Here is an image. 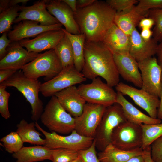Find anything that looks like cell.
<instances>
[{
	"label": "cell",
	"instance_id": "cell-1",
	"mask_svg": "<svg viewBox=\"0 0 162 162\" xmlns=\"http://www.w3.org/2000/svg\"><path fill=\"white\" fill-rule=\"evenodd\" d=\"M84 63L82 73L86 79L92 80L100 76L112 87L119 82V75L113 54L102 41L86 40Z\"/></svg>",
	"mask_w": 162,
	"mask_h": 162
},
{
	"label": "cell",
	"instance_id": "cell-2",
	"mask_svg": "<svg viewBox=\"0 0 162 162\" xmlns=\"http://www.w3.org/2000/svg\"><path fill=\"white\" fill-rule=\"evenodd\" d=\"M116 11L106 2L96 1L90 5L77 9L75 19L81 34L88 41H102L106 32L114 23Z\"/></svg>",
	"mask_w": 162,
	"mask_h": 162
},
{
	"label": "cell",
	"instance_id": "cell-3",
	"mask_svg": "<svg viewBox=\"0 0 162 162\" xmlns=\"http://www.w3.org/2000/svg\"><path fill=\"white\" fill-rule=\"evenodd\" d=\"M41 83L37 79L26 76L22 71L16 72L9 78L0 83L6 87L15 88L30 104L31 118L37 122L43 112V103L39 97Z\"/></svg>",
	"mask_w": 162,
	"mask_h": 162
},
{
	"label": "cell",
	"instance_id": "cell-4",
	"mask_svg": "<svg viewBox=\"0 0 162 162\" xmlns=\"http://www.w3.org/2000/svg\"><path fill=\"white\" fill-rule=\"evenodd\" d=\"M40 119L50 130L57 133L67 134L75 129V118L65 110L55 95L46 105Z\"/></svg>",
	"mask_w": 162,
	"mask_h": 162
},
{
	"label": "cell",
	"instance_id": "cell-5",
	"mask_svg": "<svg viewBox=\"0 0 162 162\" xmlns=\"http://www.w3.org/2000/svg\"><path fill=\"white\" fill-rule=\"evenodd\" d=\"M61 62L54 49H51L39 55L21 69L27 77L37 79L45 76L46 81L50 80L62 70Z\"/></svg>",
	"mask_w": 162,
	"mask_h": 162
},
{
	"label": "cell",
	"instance_id": "cell-6",
	"mask_svg": "<svg viewBox=\"0 0 162 162\" xmlns=\"http://www.w3.org/2000/svg\"><path fill=\"white\" fill-rule=\"evenodd\" d=\"M127 120L121 105L117 103L107 107L96 129L94 140L96 147L100 151L111 143L114 129Z\"/></svg>",
	"mask_w": 162,
	"mask_h": 162
},
{
	"label": "cell",
	"instance_id": "cell-7",
	"mask_svg": "<svg viewBox=\"0 0 162 162\" xmlns=\"http://www.w3.org/2000/svg\"><path fill=\"white\" fill-rule=\"evenodd\" d=\"M142 142V130L140 125L128 120L116 127L111 138V144L125 150L141 148Z\"/></svg>",
	"mask_w": 162,
	"mask_h": 162
},
{
	"label": "cell",
	"instance_id": "cell-8",
	"mask_svg": "<svg viewBox=\"0 0 162 162\" xmlns=\"http://www.w3.org/2000/svg\"><path fill=\"white\" fill-rule=\"evenodd\" d=\"M87 84H82L78 87L81 95L87 103L100 104L106 107L116 103L117 92L99 77Z\"/></svg>",
	"mask_w": 162,
	"mask_h": 162
},
{
	"label": "cell",
	"instance_id": "cell-9",
	"mask_svg": "<svg viewBox=\"0 0 162 162\" xmlns=\"http://www.w3.org/2000/svg\"><path fill=\"white\" fill-rule=\"evenodd\" d=\"M35 124L36 127L45 137L46 143L44 146L51 149L64 148L78 151L88 148L94 140V138L80 135L75 130L68 135L62 136L54 132H47L37 122H35Z\"/></svg>",
	"mask_w": 162,
	"mask_h": 162
},
{
	"label": "cell",
	"instance_id": "cell-10",
	"mask_svg": "<svg viewBox=\"0 0 162 162\" xmlns=\"http://www.w3.org/2000/svg\"><path fill=\"white\" fill-rule=\"evenodd\" d=\"M87 79L74 66L63 68L57 76L41 83L40 92L44 97H52L62 90L86 81Z\"/></svg>",
	"mask_w": 162,
	"mask_h": 162
},
{
	"label": "cell",
	"instance_id": "cell-11",
	"mask_svg": "<svg viewBox=\"0 0 162 162\" xmlns=\"http://www.w3.org/2000/svg\"><path fill=\"white\" fill-rule=\"evenodd\" d=\"M106 107L100 104L86 103L82 114L74 118V130L82 136L94 138Z\"/></svg>",
	"mask_w": 162,
	"mask_h": 162
},
{
	"label": "cell",
	"instance_id": "cell-12",
	"mask_svg": "<svg viewBox=\"0 0 162 162\" xmlns=\"http://www.w3.org/2000/svg\"><path fill=\"white\" fill-rule=\"evenodd\" d=\"M142 80L141 89L159 98L161 89L162 69L157 59L151 57L138 62Z\"/></svg>",
	"mask_w": 162,
	"mask_h": 162
},
{
	"label": "cell",
	"instance_id": "cell-13",
	"mask_svg": "<svg viewBox=\"0 0 162 162\" xmlns=\"http://www.w3.org/2000/svg\"><path fill=\"white\" fill-rule=\"evenodd\" d=\"M117 92L131 98L134 102L145 110L151 117L157 118L158 110L160 99L142 89H139L122 82H119L115 86Z\"/></svg>",
	"mask_w": 162,
	"mask_h": 162
},
{
	"label": "cell",
	"instance_id": "cell-14",
	"mask_svg": "<svg viewBox=\"0 0 162 162\" xmlns=\"http://www.w3.org/2000/svg\"><path fill=\"white\" fill-rule=\"evenodd\" d=\"M8 53L0 60V70L13 69L19 70L32 61L40 54L29 52L18 41L11 42L7 48Z\"/></svg>",
	"mask_w": 162,
	"mask_h": 162
},
{
	"label": "cell",
	"instance_id": "cell-15",
	"mask_svg": "<svg viewBox=\"0 0 162 162\" xmlns=\"http://www.w3.org/2000/svg\"><path fill=\"white\" fill-rule=\"evenodd\" d=\"M63 28L44 32L32 39L26 38L18 42L29 52L39 53L46 50L54 49L65 34Z\"/></svg>",
	"mask_w": 162,
	"mask_h": 162
},
{
	"label": "cell",
	"instance_id": "cell-16",
	"mask_svg": "<svg viewBox=\"0 0 162 162\" xmlns=\"http://www.w3.org/2000/svg\"><path fill=\"white\" fill-rule=\"evenodd\" d=\"M45 1L48 12L64 26L67 32L74 34H81L74 12L62 0Z\"/></svg>",
	"mask_w": 162,
	"mask_h": 162
},
{
	"label": "cell",
	"instance_id": "cell-17",
	"mask_svg": "<svg viewBox=\"0 0 162 162\" xmlns=\"http://www.w3.org/2000/svg\"><path fill=\"white\" fill-rule=\"evenodd\" d=\"M20 11L18 16L14 23L17 24L24 20L36 21L44 26H50L59 23L48 12L45 0L38 1L31 6H20Z\"/></svg>",
	"mask_w": 162,
	"mask_h": 162
},
{
	"label": "cell",
	"instance_id": "cell-18",
	"mask_svg": "<svg viewBox=\"0 0 162 162\" xmlns=\"http://www.w3.org/2000/svg\"><path fill=\"white\" fill-rule=\"evenodd\" d=\"M113 55L119 75L124 80L141 88L142 82L138 62L129 53Z\"/></svg>",
	"mask_w": 162,
	"mask_h": 162
},
{
	"label": "cell",
	"instance_id": "cell-19",
	"mask_svg": "<svg viewBox=\"0 0 162 162\" xmlns=\"http://www.w3.org/2000/svg\"><path fill=\"white\" fill-rule=\"evenodd\" d=\"M62 26L60 23L44 26L36 21L24 20L14 26L13 29L8 32V36L11 42L19 41L29 38L35 37L44 32L61 29Z\"/></svg>",
	"mask_w": 162,
	"mask_h": 162
},
{
	"label": "cell",
	"instance_id": "cell-20",
	"mask_svg": "<svg viewBox=\"0 0 162 162\" xmlns=\"http://www.w3.org/2000/svg\"><path fill=\"white\" fill-rule=\"evenodd\" d=\"M130 54L137 62L152 57L156 54L158 44L154 38L146 40L141 36L136 28L130 34Z\"/></svg>",
	"mask_w": 162,
	"mask_h": 162
},
{
	"label": "cell",
	"instance_id": "cell-21",
	"mask_svg": "<svg viewBox=\"0 0 162 162\" xmlns=\"http://www.w3.org/2000/svg\"><path fill=\"white\" fill-rule=\"evenodd\" d=\"M54 95L65 110L74 118L82 114L87 103L75 86L63 90Z\"/></svg>",
	"mask_w": 162,
	"mask_h": 162
},
{
	"label": "cell",
	"instance_id": "cell-22",
	"mask_svg": "<svg viewBox=\"0 0 162 162\" xmlns=\"http://www.w3.org/2000/svg\"><path fill=\"white\" fill-rule=\"evenodd\" d=\"M113 54L129 53L130 37L114 23L105 34L102 41Z\"/></svg>",
	"mask_w": 162,
	"mask_h": 162
},
{
	"label": "cell",
	"instance_id": "cell-23",
	"mask_svg": "<svg viewBox=\"0 0 162 162\" xmlns=\"http://www.w3.org/2000/svg\"><path fill=\"white\" fill-rule=\"evenodd\" d=\"M117 92L116 103L122 106L127 120L140 125L152 124L162 122L161 120L152 118L144 113L129 102L122 93Z\"/></svg>",
	"mask_w": 162,
	"mask_h": 162
},
{
	"label": "cell",
	"instance_id": "cell-24",
	"mask_svg": "<svg viewBox=\"0 0 162 162\" xmlns=\"http://www.w3.org/2000/svg\"><path fill=\"white\" fill-rule=\"evenodd\" d=\"M16 162H36L48 160L52 161V149L45 146H23L12 154Z\"/></svg>",
	"mask_w": 162,
	"mask_h": 162
},
{
	"label": "cell",
	"instance_id": "cell-25",
	"mask_svg": "<svg viewBox=\"0 0 162 162\" xmlns=\"http://www.w3.org/2000/svg\"><path fill=\"white\" fill-rule=\"evenodd\" d=\"M144 153V151L142 148L125 150L110 143L99 152L98 156L100 162H125L134 156L143 155Z\"/></svg>",
	"mask_w": 162,
	"mask_h": 162
},
{
	"label": "cell",
	"instance_id": "cell-26",
	"mask_svg": "<svg viewBox=\"0 0 162 162\" xmlns=\"http://www.w3.org/2000/svg\"><path fill=\"white\" fill-rule=\"evenodd\" d=\"M148 15L138 12L134 6L131 9L116 12L114 23L127 34L130 35L140 21Z\"/></svg>",
	"mask_w": 162,
	"mask_h": 162
},
{
	"label": "cell",
	"instance_id": "cell-27",
	"mask_svg": "<svg viewBox=\"0 0 162 162\" xmlns=\"http://www.w3.org/2000/svg\"><path fill=\"white\" fill-rule=\"evenodd\" d=\"M16 127V132L24 143L28 142L37 146L44 145L46 140L42 138L41 134L36 130L35 122L28 123L22 119Z\"/></svg>",
	"mask_w": 162,
	"mask_h": 162
},
{
	"label": "cell",
	"instance_id": "cell-28",
	"mask_svg": "<svg viewBox=\"0 0 162 162\" xmlns=\"http://www.w3.org/2000/svg\"><path fill=\"white\" fill-rule=\"evenodd\" d=\"M71 44L74 55V66L79 72L82 71L84 63V47L86 41L84 34H74L67 32L63 28Z\"/></svg>",
	"mask_w": 162,
	"mask_h": 162
},
{
	"label": "cell",
	"instance_id": "cell-29",
	"mask_svg": "<svg viewBox=\"0 0 162 162\" xmlns=\"http://www.w3.org/2000/svg\"><path fill=\"white\" fill-rule=\"evenodd\" d=\"M54 50L61 62L63 68L74 65L71 44L65 34Z\"/></svg>",
	"mask_w": 162,
	"mask_h": 162
},
{
	"label": "cell",
	"instance_id": "cell-30",
	"mask_svg": "<svg viewBox=\"0 0 162 162\" xmlns=\"http://www.w3.org/2000/svg\"><path fill=\"white\" fill-rule=\"evenodd\" d=\"M142 129L143 142L141 148L146 149L156 139L162 136V122L160 123L140 124Z\"/></svg>",
	"mask_w": 162,
	"mask_h": 162
},
{
	"label": "cell",
	"instance_id": "cell-31",
	"mask_svg": "<svg viewBox=\"0 0 162 162\" xmlns=\"http://www.w3.org/2000/svg\"><path fill=\"white\" fill-rule=\"evenodd\" d=\"M20 6L16 5L9 8L0 14V33L10 30L12 24L19 16Z\"/></svg>",
	"mask_w": 162,
	"mask_h": 162
},
{
	"label": "cell",
	"instance_id": "cell-32",
	"mask_svg": "<svg viewBox=\"0 0 162 162\" xmlns=\"http://www.w3.org/2000/svg\"><path fill=\"white\" fill-rule=\"evenodd\" d=\"M5 150L13 154L19 151L23 147L24 142L17 132L12 131L0 139Z\"/></svg>",
	"mask_w": 162,
	"mask_h": 162
},
{
	"label": "cell",
	"instance_id": "cell-33",
	"mask_svg": "<svg viewBox=\"0 0 162 162\" xmlns=\"http://www.w3.org/2000/svg\"><path fill=\"white\" fill-rule=\"evenodd\" d=\"M79 155L78 151L73 149L60 148L52 149L53 162H70Z\"/></svg>",
	"mask_w": 162,
	"mask_h": 162
},
{
	"label": "cell",
	"instance_id": "cell-34",
	"mask_svg": "<svg viewBox=\"0 0 162 162\" xmlns=\"http://www.w3.org/2000/svg\"><path fill=\"white\" fill-rule=\"evenodd\" d=\"M148 16L152 19L155 22L153 36L158 42L162 39V8L152 9L149 10Z\"/></svg>",
	"mask_w": 162,
	"mask_h": 162
},
{
	"label": "cell",
	"instance_id": "cell-35",
	"mask_svg": "<svg viewBox=\"0 0 162 162\" xmlns=\"http://www.w3.org/2000/svg\"><path fill=\"white\" fill-rule=\"evenodd\" d=\"M7 87L0 85V113L6 119L11 116L8 108V101L10 94L6 90Z\"/></svg>",
	"mask_w": 162,
	"mask_h": 162
},
{
	"label": "cell",
	"instance_id": "cell-36",
	"mask_svg": "<svg viewBox=\"0 0 162 162\" xmlns=\"http://www.w3.org/2000/svg\"><path fill=\"white\" fill-rule=\"evenodd\" d=\"M139 1L137 0H107L106 2L116 12H120L131 9L134 6V4Z\"/></svg>",
	"mask_w": 162,
	"mask_h": 162
},
{
	"label": "cell",
	"instance_id": "cell-37",
	"mask_svg": "<svg viewBox=\"0 0 162 162\" xmlns=\"http://www.w3.org/2000/svg\"><path fill=\"white\" fill-rule=\"evenodd\" d=\"M138 4L135 6L139 12L148 15L151 9L162 8V0H140Z\"/></svg>",
	"mask_w": 162,
	"mask_h": 162
},
{
	"label": "cell",
	"instance_id": "cell-38",
	"mask_svg": "<svg viewBox=\"0 0 162 162\" xmlns=\"http://www.w3.org/2000/svg\"><path fill=\"white\" fill-rule=\"evenodd\" d=\"M94 140L88 148L78 151L79 156L83 162H100L97 157Z\"/></svg>",
	"mask_w": 162,
	"mask_h": 162
},
{
	"label": "cell",
	"instance_id": "cell-39",
	"mask_svg": "<svg viewBox=\"0 0 162 162\" xmlns=\"http://www.w3.org/2000/svg\"><path fill=\"white\" fill-rule=\"evenodd\" d=\"M151 154L154 162H162V136L151 145Z\"/></svg>",
	"mask_w": 162,
	"mask_h": 162
},
{
	"label": "cell",
	"instance_id": "cell-40",
	"mask_svg": "<svg viewBox=\"0 0 162 162\" xmlns=\"http://www.w3.org/2000/svg\"><path fill=\"white\" fill-rule=\"evenodd\" d=\"M8 32H4L0 38V60L4 57L8 53L7 48L11 42L8 36Z\"/></svg>",
	"mask_w": 162,
	"mask_h": 162
},
{
	"label": "cell",
	"instance_id": "cell-41",
	"mask_svg": "<svg viewBox=\"0 0 162 162\" xmlns=\"http://www.w3.org/2000/svg\"><path fill=\"white\" fill-rule=\"evenodd\" d=\"M18 70L13 69L0 70V83L9 78Z\"/></svg>",
	"mask_w": 162,
	"mask_h": 162
},
{
	"label": "cell",
	"instance_id": "cell-42",
	"mask_svg": "<svg viewBox=\"0 0 162 162\" xmlns=\"http://www.w3.org/2000/svg\"><path fill=\"white\" fill-rule=\"evenodd\" d=\"M138 25L142 29H150L153 25H155V22L151 18L145 17L140 21Z\"/></svg>",
	"mask_w": 162,
	"mask_h": 162
},
{
	"label": "cell",
	"instance_id": "cell-43",
	"mask_svg": "<svg viewBox=\"0 0 162 162\" xmlns=\"http://www.w3.org/2000/svg\"><path fill=\"white\" fill-rule=\"evenodd\" d=\"M96 0H77V9L86 8L92 4Z\"/></svg>",
	"mask_w": 162,
	"mask_h": 162
},
{
	"label": "cell",
	"instance_id": "cell-44",
	"mask_svg": "<svg viewBox=\"0 0 162 162\" xmlns=\"http://www.w3.org/2000/svg\"><path fill=\"white\" fill-rule=\"evenodd\" d=\"M156 54L158 62L162 69V39L158 44Z\"/></svg>",
	"mask_w": 162,
	"mask_h": 162
},
{
	"label": "cell",
	"instance_id": "cell-45",
	"mask_svg": "<svg viewBox=\"0 0 162 162\" xmlns=\"http://www.w3.org/2000/svg\"><path fill=\"white\" fill-rule=\"evenodd\" d=\"M141 37L144 39L148 40L150 39L153 36V32L150 29H142L140 33Z\"/></svg>",
	"mask_w": 162,
	"mask_h": 162
},
{
	"label": "cell",
	"instance_id": "cell-46",
	"mask_svg": "<svg viewBox=\"0 0 162 162\" xmlns=\"http://www.w3.org/2000/svg\"><path fill=\"white\" fill-rule=\"evenodd\" d=\"M151 146L146 148L144 151L143 155L144 158L145 162H154L152 160L151 154Z\"/></svg>",
	"mask_w": 162,
	"mask_h": 162
},
{
	"label": "cell",
	"instance_id": "cell-47",
	"mask_svg": "<svg viewBox=\"0 0 162 162\" xmlns=\"http://www.w3.org/2000/svg\"><path fill=\"white\" fill-rule=\"evenodd\" d=\"M72 9L74 13L77 10L76 0H62Z\"/></svg>",
	"mask_w": 162,
	"mask_h": 162
},
{
	"label": "cell",
	"instance_id": "cell-48",
	"mask_svg": "<svg viewBox=\"0 0 162 162\" xmlns=\"http://www.w3.org/2000/svg\"><path fill=\"white\" fill-rule=\"evenodd\" d=\"M10 0H0V13L10 7Z\"/></svg>",
	"mask_w": 162,
	"mask_h": 162
},
{
	"label": "cell",
	"instance_id": "cell-49",
	"mask_svg": "<svg viewBox=\"0 0 162 162\" xmlns=\"http://www.w3.org/2000/svg\"><path fill=\"white\" fill-rule=\"evenodd\" d=\"M143 155L134 156L125 162H145Z\"/></svg>",
	"mask_w": 162,
	"mask_h": 162
},
{
	"label": "cell",
	"instance_id": "cell-50",
	"mask_svg": "<svg viewBox=\"0 0 162 162\" xmlns=\"http://www.w3.org/2000/svg\"><path fill=\"white\" fill-rule=\"evenodd\" d=\"M29 1H30L29 0H10V7L18 5L19 4L21 3L24 6Z\"/></svg>",
	"mask_w": 162,
	"mask_h": 162
},
{
	"label": "cell",
	"instance_id": "cell-51",
	"mask_svg": "<svg viewBox=\"0 0 162 162\" xmlns=\"http://www.w3.org/2000/svg\"><path fill=\"white\" fill-rule=\"evenodd\" d=\"M160 104L158 110L157 118L162 120V75L161 80V89L160 95Z\"/></svg>",
	"mask_w": 162,
	"mask_h": 162
},
{
	"label": "cell",
	"instance_id": "cell-52",
	"mask_svg": "<svg viewBox=\"0 0 162 162\" xmlns=\"http://www.w3.org/2000/svg\"><path fill=\"white\" fill-rule=\"evenodd\" d=\"M70 162H83L81 158L79 155V156L76 159L73 160Z\"/></svg>",
	"mask_w": 162,
	"mask_h": 162
}]
</instances>
